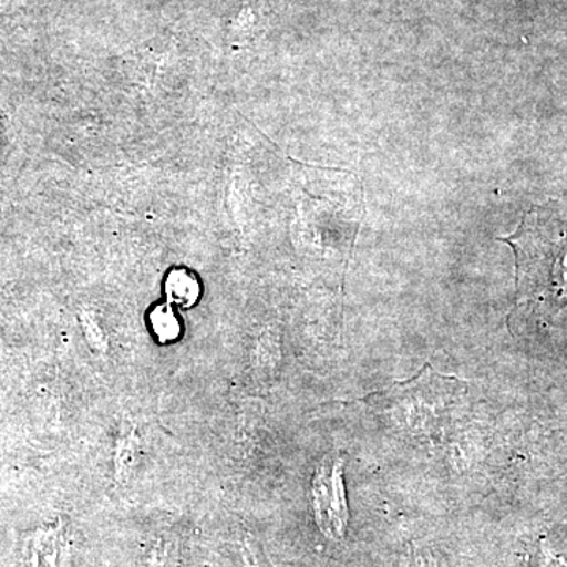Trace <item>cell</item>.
<instances>
[{
    "mask_svg": "<svg viewBox=\"0 0 567 567\" xmlns=\"http://www.w3.org/2000/svg\"><path fill=\"white\" fill-rule=\"evenodd\" d=\"M516 254L517 301L558 315L567 306V227L537 208L516 234L498 238Z\"/></svg>",
    "mask_w": 567,
    "mask_h": 567,
    "instance_id": "1",
    "label": "cell"
},
{
    "mask_svg": "<svg viewBox=\"0 0 567 567\" xmlns=\"http://www.w3.org/2000/svg\"><path fill=\"white\" fill-rule=\"evenodd\" d=\"M466 385L456 377L440 375L431 364L406 382L365 395L364 404L413 436H434L451 421Z\"/></svg>",
    "mask_w": 567,
    "mask_h": 567,
    "instance_id": "2",
    "label": "cell"
},
{
    "mask_svg": "<svg viewBox=\"0 0 567 567\" xmlns=\"http://www.w3.org/2000/svg\"><path fill=\"white\" fill-rule=\"evenodd\" d=\"M312 505L320 528L327 535L342 536L347 522L344 461L327 457L312 477Z\"/></svg>",
    "mask_w": 567,
    "mask_h": 567,
    "instance_id": "3",
    "label": "cell"
},
{
    "mask_svg": "<svg viewBox=\"0 0 567 567\" xmlns=\"http://www.w3.org/2000/svg\"><path fill=\"white\" fill-rule=\"evenodd\" d=\"M166 292L173 303L186 308V306L193 305L197 300L199 286H197L196 279L186 271H175L167 279Z\"/></svg>",
    "mask_w": 567,
    "mask_h": 567,
    "instance_id": "4",
    "label": "cell"
},
{
    "mask_svg": "<svg viewBox=\"0 0 567 567\" xmlns=\"http://www.w3.org/2000/svg\"><path fill=\"white\" fill-rule=\"evenodd\" d=\"M59 554H61V536L55 532L43 533L33 543V566L58 567L59 563H61Z\"/></svg>",
    "mask_w": 567,
    "mask_h": 567,
    "instance_id": "5",
    "label": "cell"
},
{
    "mask_svg": "<svg viewBox=\"0 0 567 567\" xmlns=\"http://www.w3.org/2000/svg\"><path fill=\"white\" fill-rule=\"evenodd\" d=\"M153 331L162 341H173L181 333V323L169 308H158L152 312Z\"/></svg>",
    "mask_w": 567,
    "mask_h": 567,
    "instance_id": "6",
    "label": "cell"
}]
</instances>
